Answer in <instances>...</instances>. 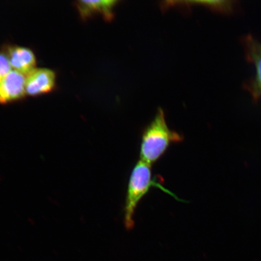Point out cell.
<instances>
[{"label":"cell","instance_id":"1","mask_svg":"<svg viewBox=\"0 0 261 261\" xmlns=\"http://www.w3.org/2000/svg\"><path fill=\"white\" fill-rule=\"evenodd\" d=\"M184 139L182 135L169 128L164 111L160 108L142 133L140 160L152 165L164 155L169 146Z\"/></svg>","mask_w":261,"mask_h":261},{"label":"cell","instance_id":"2","mask_svg":"<svg viewBox=\"0 0 261 261\" xmlns=\"http://www.w3.org/2000/svg\"><path fill=\"white\" fill-rule=\"evenodd\" d=\"M152 187L161 189L175 199L178 198L153 178L151 165L140 160L133 168L127 187L123 217L124 225L127 230L135 227L134 218L136 208Z\"/></svg>","mask_w":261,"mask_h":261},{"label":"cell","instance_id":"3","mask_svg":"<svg viewBox=\"0 0 261 261\" xmlns=\"http://www.w3.org/2000/svg\"><path fill=\"white\" fill-rule=\"evenodd\" d=\"M56 73L48 68H35L25 77V92L37 96L50 92L56 86Z\"/></svg>","mask_w":261,"mask_h":261},{"label":"cell","instance_id":"4","mask_svg":"<svg viewBox=\"0 0 261 261\" xmlns=\"http://www.w3.org/2000/svg\"><path fill=\"white\" fill-rule=\"evenodd\" d=\"M25 94V77L18 71H11L0 83V103L20 100Z\"/></svg>","mask_w":261,"mask_h":261},{"label":"cell","instance_id":"5","mask_svg":"<svg viewBox=\"0 0 261 261\" xmlns=\"http://www.w3.org/2000/svg\"><path fill=\"white\" fill-rule=\"evenodd\" d=\"M243 43L247 60L255 68L256 75L250 86L253 96L257 99L261 97V43L252 35H247L243 39Z\"/></svg>","mask_w":261,"mask_h":261},{"label":"cell","instance_id":"6","mask_svg":"<svg viewBox=\"0 0 261 261\" xmlns=\"http://www.w3.org/2000/svg\"><path fill=\"white\" fill-rule=\"evenodd\" d=\"M12 68L26 76L35 68L37 61L34 52L30 48L18 45H9L5 48Z\"/></svg>","mask_w":261,"mask_h":261},{"label":"cell","instance_id":"7","mask_svg":"<svg viewBox=\"0 0 261 261\" xmlns=\"http://www.w3.org/2000/svg\"><path fill=\"white\" fill-rule=\"evenodd\" d=\"M119 1H80L76 2V7L83 19L91 18L94 15L100 14L107 21L114 18V9Z\"/></svg>","mask_w":261,"mask_h":261},{"label":"cell","instance_id":"8","mask_svg":"<svg viewBox=\"0 0 261 261\" xmlns=\"http://www.w3.org/2000/svg\"><path fill=\"white\" fill-rule=\"evenodd\" d=\"M198 5H203L205 7L223 14H229L233 11L234 2L231 1H201L194 2Z\"/></svg>","mask_w":261,"mask_h":261},{"label":"cell","instance_id":"9","mask_svg":"<svg viewBox=\"0 0 261 261\" xmlns=\"http://www.w3.org/2000/svg\"><path fill=\"white\" fill-rule=\"evenodd\" d=\"M9 59L5 54L0 53V83L12 71Z\"/></svg>","mask_w":261,"mask_h":261}]
</instances>
